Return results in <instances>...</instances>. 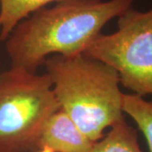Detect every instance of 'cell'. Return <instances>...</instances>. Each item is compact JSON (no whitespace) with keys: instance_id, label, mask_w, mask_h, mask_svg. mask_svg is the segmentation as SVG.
Segmentation results:
<instances>
[{"instance_id":"obj_2","label":"cell","mask_w":152,"mask_h":152,"mask_svg":"<svg viewBox=\"0 0 152 152\" xmlns=\"http://www.w3.org/2000/svg\"><path fill=\"white\" fill-rule=\"evenodd\" d=\"M43 65L60 109L91 141L125 118L119 76L110 66L83 53L52 55Z\"/></svg>"},{"instance_id":"obj_7","label":"cell","mask_w":152,"mask_h":152,"mask_svg":"<svg viewBox=\"0 0 152 152\" xmlns=\"http://www.w3.org/2000/svg\"><path fill=\"white\" fill-rule=\"evenodd\" d=\"M63 0H0V40L6 38L19 22L33 12Z\"/></svg>"},{"instance_id":"obj_6","label":"cell","mask_w":152,"mask_h":152,"mask_svg":"<svg viewBox=\"0 0 152 152\" xmlns=\"http://www.w3.org/2000/svg\"><path fill=\"white\" fill-rule=\"evenodd\" d=\"M89 152H143L138 131L129 124L126 120L118 122L110 130L93 145Z\"/></svg>"},{"instance_id":"obj_8","label":"cell","mask_w":152,"mask_h":152,"mask_svg":"<svg viewBox=\"0 0 152 152\" xmlns=\"http://www.w3.org/2000/svg\"><path fill=\"white\" fill-rule=\"evenodd\" d=\"M123 110L134 121L145 138L149 151L152 152V101L135 94L124 93Z\"/></svg>"},{"instance_id":"obj_5","label":"cell","mask_w":152,"mask_h":152,"mask_svg":"<svg viewBox=\"0 0 152 152\" xmlns=\"http://www.w3.org/2000/svg\"><path fill=\"white\" fill-rule=\"evenodd\" d=\"M91 141L63 110L53 113L41 132L36 149L48 147L54 152H89Z\"/></svg>"},{"instance_id":"obj_3","label":"cell","mask_w":152,"mask_h":152,"mask_svg":"<svg viewBox=\"0 0 152 152\" xmlns=\"http://www.w3.org/2000/svg\"><path fill=\"white\" fill-rule=\"evenodd\" d=\"M59 105L49 75L10 67L0 73V152H26Z\"/></svg>"},{"instance_id":"obj_9","label":"cell","mask_w":152,"mask_h":152,"mask_svg":"<svg viewBox=\"0 0 152 152\" xmlns=\"http://www.w3.org/2000/svg\"><path fill=\"white\" fill-rule=\"evenodd\" d=\"M38 152H54L52 149L48 148V147H43L42 149H39V151Z\"/></svg>"},{"instance_id":"obj_4","label":"cell","mask_w":152,"mask_h":152,"mask_svg":"<svg viewBox=\"0 0 152 152\" xmlns=\"http://www.w3.org/2000/svg\"><path fill=\"white\" fill-rule=\"evenodd\" d=\"M83 54L113 68L133 94L152 96V9H129L118 17V30L101 33Z\"/></svg>"},{"instance_id":"obj_1","label":"cell","mask_w":152,"mask_h":152,"mask_svg":"<svg viewBox=\"0 0 152 152\" xmlns=\"http://www.w3.org/2000/svg\"><path fill=\"white\" fill-rule=\"evenodd\" d=\"M134 0H63L19 22L6 38L11 67L36 73L51 55L83 53Z\"/></svg>"}]
</instances>
